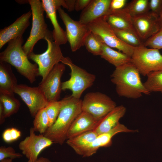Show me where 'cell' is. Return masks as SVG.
<instances>
[{
    "instance_id": "cell-1",
    "label": "cell",
    "mask_w": 162,
    "mask_h": 162,
    "mask_svg": "<svg viewBox=\"0 0 162 162\" xmlns=\"http://www.w3.org/2000/svg\"><path fill=\"white\" fill-rule=\"evenodd\" d=\"M140 73L135 66L130 62L116 69L111 76V82L116 86V91L120 96L137 99L143 94L150 92L142 82Z\"/></svg>"
},
{
    "instance_id": "cell-2",
    "label": "cell",
    "mask_w": 162,
    "mask_h": 162,
    "mask_svg": "<svg viewBox=\"0 0 162 162\" xmlns=\"http://www.w3.org/2000/svg\"><path fill=\"white\" fill-rule=\"evenodd\" d=\"M62 105L55 122L44 135L54 143L62 145L67 140L68 131L74 121L82 112V100L71 95L62 100Z\"/></svg>"
},
{
    "instance_id": "cell-3",
    "label": "cell",
    "mask_w": 162,
    "mask_h": 162,
    "mask_svg": "<svg viewBox=\"0 0 162 162\" xmlns=\"http://www.w3.org/2000/svg\"><path fill=\"white\" fill-rule=\"evenodd\" d=\"M22 37H18L8 42L6 48L0 53V62L7 63L14 67L17 71L33 83L39 75L38 67L32 64L22 48Z\"/></svg>"
},
{
    "instance_id": "cell-4",
    "label": "cell",
    "mask_w": 162,
    "mask_h": 162,
    "mask_svg": "<svg viewBox=\"0 0 162 162\" xmlns=\"http://www.w3.org/2000/svg\"><path fill=\"white\" fill-rule=\"evenodd\" d=\"M61 62L71 70L69 79L62 83V90H70L72 97L80 99L83 92L93 85L95 76L74 64L68 57L64 56Z\"/></svg>"
},
{
    "instance_id": "cell-5",
    "label": "cell",
    "mask_w": 162,
    "mask_h": 162,
    "mask_svg": "<svg viewBox=\"0 0 162 162\" xmlns=\"http://www.w3.org/2000/svg\"><path fill=\"white\" fill-rule=\"evenodd\" d=\"M28 2L31 7L32 25L30 35L22 48L28 57L33 52V48L36 43L41 39L45 40L51 33L48 29L45 20V11L42 2L39 0H29Z\"/></svg>"
},
{
    "instance_id": "cell-6",
    "label": "cell",
    "mask_w": 162,
    "mask_h": 162,
    "mask_svg": "<svg viewBox=\"0 0 162 162\" xmlns=\"http://www.w3.org/2000/svg\"><path fill=\"white\" fill-rule=\"evenodd\" d=\"M131 58V62L143 76L162 70V55L158 49L148 48L143 44L134 47Z\"/></svg>"
},
{
    "instance_id": "cell-7",
    "label": "cell",
    "mask_w": 162,
    "mask_h": 162,
    "mask_svg": "<svg viewBox=\"0 0 162 162\" xmlns=\"http://www.w3.org/2000/svg\"><path fill=\"white\" fill-rule=\"evenodd\" d=\"M87 26L90 31L103 43L131 57L134 47L125 44L117 37L104 16L94 20Z\"/></svg>"
},
{
    "instance_id": "cell-8",
    "label": "cell",
    "mask_w": 162,
    "mask_h": 162,
    "mask_svg": "<svg viewBox=\"0 0 162 162\" xmlns=\"http://www.w3.org/2000/svg\"><path fill=\"white\" fill-rule=\"evenodd\" d=\"M47 47L46 51L40 54L33 52L28 56L38 65L39 75L44 79L57 64L61 62L63 56L60 46L54 42L52 33L45 38Z\"/></svg>"
},
{
    "instance_id": "cell-9",
    "label": "cell",
    "mask_w": 162,
    "mask_h": 162,
    "mask_svg": "<svg viewBox=\"0 0 162 162\" xmlns=\"http://www.w3.org/2000/svg\"><path fill=\"white\" fill-rule=\"evenodd\" d=\"M116 106L115 102L110 98L99 92H88L82 100V111L99 121Z\"/></svg>"
},
{
    "instance_id": "cell-10",
    "label": "cell",
    "mask_w": 162,
    "mask_h": 162,
    "mask_svg": "<svg viewBox=\"0 0 162 162\" xmlns=\"http://www.w3.org/2000/svg\"><path fill=\"white\" fill-rule=\"evenodd\" d=\"M57 11L65 26L67 40L71 50L75 52L84 46L85 39L90 31L87 25L73 20L61 7L58 8Z\"/></svg>"
},
{
    "instance_id": "cell-11",
    "label": "cell",
    "mask_w": 162,
    "mask_h": 162,
    "mask_svg": "<svg viewBox=\"0 0 162 162\" xmlns=\"http://www.w3.org/2000/svg\"><path fill=\"white\" fill-rule=\"evenodd\" d=\"M65 69V64L58 63L39 84L38 87L48 103L59 100L62 90L61 78Z\"/></svg>"
},
{
    "instance_id": "cell-12",
    "label": "cell",
    "mask_w": 162,
    "mask_h": 162,
    "mask_svg": "<svg viewBox=\"0 0 162 162\" xmlns=\"http://www.w3.org/2000/svg\"><path fill=\"white\" fill-rule=\"evenodd\" d=\"M33 128L30 129L29 135L21 141L19 145L22 154L31 161H35L41 152L54 142L44 134H36Z\"/></svg>"
},
{
    "instance_id": "cell-13",
    "label": "cell",
    "mask_w": 162,
    "mask_h": 162,
    "mask_svg": "<svg viewBox=\"0 0 162 162\" xmlns=\"http://www.w3.org/2000/svg\"><path fill=\"white\" fill-rule=\"evenodd\" d=\"M14 93L20 97L33 117L39 110L45 107L48 103L38 87H31L25 84H18L15 88Z\"/></svg>"
},
{
    "instance_id": "cell-14",
    "label": "cell",
    "mask_w": 162,
    "mask_h": 162,
    "mask_svg": "<svg viewBox=\"0 0 162 162\" xmlns=\"http://www.w3.org/2000/svg\"><path fill=\"white\" fill-rule=\"evenodd\" d=\"M134 29L141 40L146 41L160 29L158 16L150 11L132 18Z\"/></svg>"
},
{
    "instance_id": "cell-15",
    "label": "cell",
    "mask_w": 162,
    "mask_h": 162,
    "mask_svg": "<svg viewBox=\"0 0 162 162\" xmlns=\"http://www.w3.org/2000/svg\"><path fill=\"white\" fill-rule=\"evenodd\" d=\"M136 131V130L129 129L124 124L119 123L110 131L98 135L90 145L80 150L77 154L83 157L91 156L95 154L100 148L110 146L112 144V138L117 134L121 132L132 133Z\"/></svg>"
},
{
    "instance_id": "cell-16",
    "label": "cell",
    "mask_w": 162,
    "mask_h": 162,
    "mask_svg": "<svg viewBox=\"0 0 162 162\" xmlns=\"http://www.w3.org/2000/svg\"><path fill=\"white\" fill-rule=\"evenodd\" d=\"M31 11L25 13L12 24L0 31V49L7 43L18 37H22L29 25Z\"/></svg>"
},
{
    "instance_id": "cell-17",
    "label": "cell",
    "mask_w": 162,
    "mask_h": 162,
    "mask_svg": "<svg viewBox=\"0 0 162 162\" xmlns=\"http://www.w3.org/2000/svg\"><path fill=\"white\" fill-rule=\"evenodd\" d=\"M111 0H92L81 12L79 21L87 25L94 20L104 17L110 11Z\"/></svg>"
},
{
    "instance_id": "cell-18",
    "label": "cell",
    "mask_w": 162,
    "mask_h": 162,
    "mask_svg": "<svg viewBox=\"0 0 162 162\" xmlns=\"http://www.w3.org/2000/svg\"><path fill=\"white\" fill-rule=\"evenodd\" d=\"M41 2L46 17L50 20L53 27L52 33L54 43L59 46L65 44L68 41L66 33L58 23L56 15L58 8L54 0H42Z\"/></svg>"
},
{
    "instance_id": "cell-19",
    "label": "cell",
    "mask_w": 162,
    "mask_h": 162,
    "mask_svg": "<svg viewBox=\"0 0 162 162\" xmlns=\"http://www.w3.org/2000/svg\"><path fill=\"white\" fill-rule=\"evenodd\" d=\"M99 121L89 113L82 111L69 128L67 134V140L94 130Z\"/></svg>"
},
{
    "instance_id": "cell-20",
    "label": "cell",
    "mask_w": 162,
    "mask_h": 162,
    "mask_svg": "<svg viewBox=\"0 0 162 162\" xmlns=\"http://www.w3.org/2000/svg\"><path fill=\"white\" fill-rule=\"evenodd\" d=\"M126 108L123 105L116 106L100 119L94 130L98 135L108 132L115 128L124 115Z\"/></svg>"
},
{
    "instance_id": "cell-21",
    "label": "cell",
    "mask_w": 162,
    "mask_h": 162,
    "mask_svg": "<svg viewBox=\"0 0 162 162\" xmlns=\"http://www.w3.org/2000/svg\"><path fill=\"white\" fill-rule=\"evenodd\" d=\"M125 8L119 10L110 11L104 16L113 30L134 29L132 18Z\"/></svg>"
},
{
    "instance_id": "cell-22",
    "label": "cell",
    "mask_w": 162,
    "mask_h": 162,
    "mask_svg": "<svg viewBox=\"0 0 162 162\" xmlns=\"http://www.w3.org/2000/svg\"><path fill=\"white\" fill-rule=\"evenodd\" d=\"M17 84L10 65L0 62V92L14 94L15 88Z\"/></svg>"
},
{
    "instance_id": "cell-23",
    "label": "cell",
    "mask_w": 162,
    "mask_h": 162,
    "mask_svg": "<svg viewBox=\"0 0 162 162\" xmlns=\"http://www.w3.org/2000/svg\"><path fill=\"white\" fill-rule=\"evenodd\" d=\"M101 57L113 65L116 68L131 62V57L103 43Z\"/></svg>"
},
{
    "instance_id": "cell-24",
    "label": "cell",
    "mask_w": 162,
    "mask_h": 162,
    "mask_svg": "<svg viewBox=\"0 0 162 162\" xmlns=\"http://www.w3.org/2000/svg\"><path fill=\"white\" fill-rule=\"evenodd\" d=\"M98 135L93 130L68 139L66 143L77 154L82 149L90 145Z\"/></svg>"
},
{
    "instance_id": "cell-25",
    "label": "cell",
    "mask_w": 162,
    "mask_h": 162,
    "mask_svg": "<svg viewBox=\"0 0 162 162\" xmlns=\"http://www.w3.org/2000/svg\"><path fill=\"white\" fill-rule=\"evenodd\" d=\"M0 102L2 104L5 118L16 113L20 106L19 101L14 94L0 92Z\"/></svg>"
},
{
    "instance_id": "cell-26",
    "label": "cell",
    "mask_w": 162,
    "mask_h": 162,
    "mask_svg": "<svg viewBox=\"0 0 162 162\" xmlns=\"http://www.w3.org/2000/svg\"><path fill=\"white\" fill-rule=\"evenodd\" d=\"M114 31L117 37L128 45L136 47L143 44L134 29Z\"/></svg>"
},
{
    "instance_id": "cell-27",
    "label": "cell",
    "mask_w": 162,
    "mask_h": 162,
    "mask_svg": "<svg viewBox=\"0 0 162 162\" xmlns=\"http://www.w3.org/2000/svg\"><path fill=\"white\" fill-rule=\"evenodd\" d=\"M148 0H134L125 8L131 18L138 16L149 12Z\"/></svg>"
},
{
    "instance_id": "cell-28",
    "label": "cell",
    "mask_w": 162,
    "mask_h": 162,
    "mask_svg": "<svg viewBox=\"0 0 162 162\" xmlns=\"http://www.w3.org/2000/svg\"><path fill=\"white\" fill-rule=\"evenodd\" d=\"M143 83L146 89L151 92H160L162 93V70L151 72L147 76Z\"/></svg>"
},
{
    "instance_id": "cell-29",
    "label": "cell",
    "mask_w": 162,
    "mask_h": 162,
    "mask_svg": "<svg viewBox=\"0 0 162 162\" xmlns=\"http://www.w3.org/2000/svg\"><path fill=\"white\" fill-rule=\"evenodd\" d=\"M103 43L94 34L90 31L87 36L84 46L88 52L95 56H100Z\"/></svg>"
},
{
    "instance_id": "cell-30",
    "label": "cell",
    "mask_w": 162,
    "mask_h": 162,
    "mask_svg": "<svg viewBox=\"0 0 162 162\" xmlns=\"http://www.w3.org/2000/svg\"><path fill=\"white\" fill-rule=\"evenodd\" d=\"M33 127L35 132L44 134L49 127V120L45 107L39 110L34 116Z\"/></svg>"
},
{
    "instance_id": "cell-31",
    "label": "cell",
    "mask_w": 162,
    "mask_h": 162,
    "mask_svg": "<svg viewBox=\"0 0 162 162\" xmlns=\"http://www.w3.org/2000/svg\"><path fill=\"white\" fill-rule=\"evenodd\" d=\"M62 100L56 101L49 102L45 108L49 120V127L56 122L61 109Z\"/></svg>"
},
{
    "instance_id": "cell-32",
    "label": "cell",
    "mask_w": 162,
    "mask_h": 162,
    "mask_svg": "<svg viewBox=\"0 0 162 162\" xmlns=\"http://www.w3.org/2000/svg\"><path fill=\"white\" fill-rule=\"evenodd\" d=\"M143 44L148 48L162 50V28L154 35L145 41Z\"/></svg>"
},
{
    "instance_id": "cell-33",
    "label": "cell",
    "mask_w": 162,
    "mask_h": 162,
    "mask_svg": "<svg viewBox=\"0 0 162 162\" xmlns=\"http://www.w3.org/2000/svg\"><path fill=\"white\" fill-rule=\"evenodd\" d=\"M22 157V154L16 152L11 147L1 146L0 147V161L6 158H9L13 160Z\"/></svg>"
},
{
    "instance_id": "cell-34",
    "label": "cell",
    "mask_w": 162,
    "mask_h": 162,
    "mask_svg": "<svg viewBox=\"0 0 162 162\" xmlns=\"http://www.w3.org/2000/svg\"><path fill=\"white\" fill-rule=\"evenodd\" d=\"M149 8L151 12L158 16L162 9V0H149Z\"/></svg>"
},
{
    "instance_id": "cell-35",
    "label": "cell",
    "mask_w": 162,
    "mask_h": 162,
    "mask_svg": "<svg viewBox=\"0 0 162 162\" xmlns=\"http://www.w3.org/2000/svg\"><path fill=\"white\" fill-rule=\"evenodd\" d=\"M127 0H111L110 4V11L118 10L126 7Z\"/></svg>"
},
{
    "instance_id": "cell-36",
    "label": "cell",
    "mask_w": 162,
    "mask_h": 162,
    "mask_svg": "<svg viewBox=\"0 0 162 162\" xmlns=\"http://www.w3.org/2000/svg\"><path fill=\"white\" fill-rule=\"evenodd\" d=\"M92 0H76L75 10L79 11L84 9L90 3Z\"/></svg>"
},
{
    "instance_id": "cell-37",
    "label": "cell",
    "mask_w": 162,
    "mask_h": 162,
    "mask_svg": "<svg viewBox=\"0 0 162 162\" xmlns=\"http://www.w3.org/2000/svg\"><path fill=\"white\" fill-rule=\"evenodd\" d=\"M2 138L3 140L7 143L13 142L11 136L10 128L5 129L3 132Z\"/></svg>"
},
{
    "instance_id": "cell-38",
    "label": "cell",
    "mask_w": 162,
    "mask_h": 162,
    "mask_svg": "<svg viewBox=\"0 0 162 162\" xmlns=\"http://www.w3.org/2000/svg\"><path fill=\"white\" fill-rule=\"evenodd\" d=\"M11 136L13 141L17 140L21 136V132L14 128H10Z\"/></svg>"
},
{
    "instance_id": "cell-39",
    "label": "cell",
    "mask_w": 162,
    "mask_h": 162,
    "mask_svg": "<svg viewBox=\"0 0 162 162\" xmlns=\"http://www.w3.org/2000/svg\"><path fill=\"white\" fill-rule=\"evenodd\" d=\"M67 6V9L69 11H71L75 9L76 0H65Z\"/></svg>"
},
{
    "instance_id": "cell-40",
    "label": "cell",
    "mask_w": 162,
    "mask_h": 162,
    "mask_svg": "<svg viewBox=\"0 0 162 162\" xmlns=\"http://www.w3.org/2000/svg\"><path fill=\"white\" fill-rule=\"evenodd\" d=\"M5 118L4 114V109L2 104L0 102V124H2L5 121Z\"/></svg>"
},
{
    "instance_id": "cell-41",
    "label": "cell",
    "mask_w": 162,
    "mask_h": 162,
    "mask_svg": "<svg viewBox=\"0 0 162 162\" xmlns=\"http://www.w3.org/2000/svg\"><path fill=\"white\" fill-rule=\"evenodd\" d=\"M27 162H51V161L48 158L41 157L38 158L35 161H32L28 160Z\"/></svg>"
},
{
    "instance_id": "cell-42",
    "label": "cell",
    "mask_w": 162,
    "mask_h": 162,
    "mask_svg": "<svg viewBox=\"0 0 162 162\" xmlns=\"http://www.w3.org/2000/svg\"><path fill=\"white\" fill-rule=\"evenodd\" d=\"M158 21L160 29L162 28V9L158 16Z\"/></svg>"
},
{
    "instance_id": "cell-43",
    "label": "cell",
    "mask_w": 162,
    "mask_h": 162,
    "mask_svg": "<svg viewBox=\"0 0 162 162\" xmlns=\"http://www.w3.org/2000/svg\"><path fill=\"white\" fill-rule=\"evenodd\" d=\"M12 160L9 158H6L0 161V162H12Z\"/></svg>"
}]
</instances>
